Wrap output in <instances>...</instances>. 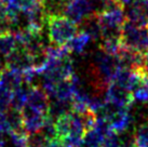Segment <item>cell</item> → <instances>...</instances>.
I'll return each instance as SVG.
<instances>
[{"label":"cell","instance_id":"cell-1","mask_svg":"<svg viewBox=\"0 0 148 147\" xmlns=\"http://www.w3.org/2000/svg\"><path fill=\"white\" fill-rule=\"evenodd\" d=\"M47 29L52 45H66L79 33V25L65 15H53L47 20Z\"/></svg>","mask_w":148,"mask_h":147},{"label":"cell","instance_id":"cell-2","mask_svg":"<svg viewBox=\"0 0 148 147\" xmlns=\"http://www.w3.org/2000/svg\"><path fill=\"white\" fill-rule=\"evenodd\" d=\"M121 45L142 53L148 51V27L138 26L125 20L120 33Z\"/></svg>","mask_w":148,"mask_h":147},{"label":"cell","instance_id":"cell-3","mask_svg":"<svg viewBox=\"0 0 148 147\" xmlns=\"http://www.w3.org/2000/svg\"><path fill=\"white\" fill-rule=\"evenodd\" d=\"M92 13H96L94 0H69L64 10V15L78 25Z\"/></svg>","mask_w":148,"mask_h":147},{"label":"cell","instance_id":"cell-4","mask_svg":"<svg viewBox=\"0 0 148 147\" xmlns=\"http://www.w3.org/2000/svg\"><path fill=\"white\" fill-rule=\"evenodd\" d=\"M4 64L7 68L17 70L21 73L34 68L33 56L22 45H18L12 53L4 58Z\"/></svg>","mask_w":148,"mask_h":147},{"label":"cell","instance_id":"cell-5","mask_svg":"<svg viewBox=\"0 0 148 147\" xmlns=\"http://www.w3.org/2000/svg\"><path fill=\"white\" fill-rule=\"evenodd\" d=\"M105 94H106V101L124 108H131L135 100L131 91L117 84L116 82H110L108 84Z\"/></svg>","mask_w":148,"mask_h":147},{"label":"cell","instance_id":"cell-6","mask_svg":"<svg viewBox=\"0 0 148 147\" xmlns=\"http://www.w3.org/2000/svg\"><path fill=\"white\" fill-rule=\"evenodd\" d=\"M22 117H23L24 130L28 134H33L41 131L48 119V114H43L32 107L25 106L22 109Z\"/></svg>","mask_w":148,"mask_h":147},{"label":"cell","instance_id":"cell-7","mask_svg":"<svg viewBox=\"0 0 148 147\" xmlns=\"http://www.w3.org/2000/svg\"><path fill=\"white\" fill-rule=\"evenodd\" d=\"M127 21L138 26L148 25V0H134L125 11Z\"/></svg>","mask_w":148,"mask_h":147},{"label":"cell","instance_id":"cell-8","mask_svg":"<svg viewBox=\"0 0 148 147\" xmlns=\"http://www.w3.org/2000/svg\"><path fill=\"white\" fill-rule=\"evenodd\" d=\"M50 105V98L45 91L40 87L34 86L30 88L27 96L26 106H29L36 110H39L43 114H48Z\"/></svg>","mask_w":148,"mask_h":147},{"label":"cell","instance_id":"cell-9","mask_svg":"<svg viewBox=\"0 0 148 147\" xmlns=\"http://www.w3.org/2000/svg\"><path fill=\"white\" fill-rule=\"evenodd\" d=\"M75 91H76V88H75L71 79H65V80L58 82L54 86L49 98L52 100L55 98V100H60V101L71 102Z\"/></svg>","mask_w":148,"mask_h":147},{"label":"cell","instance_id":"cell-10","mask_svg":"<svg viewBox=\"0 0 148 147\" xmlns=\"http://www.w3.org/2000/svg\"><path fill=\"white\" fill-rule=\"evenodd\" d=\"M79 30L88 34L92 40H99L102 38V28L99 24V14L92 13L79 24Z\"/></svg>","mask_w":148,"mask_h":147},{"label":"cell","instance_id":"cell-11","mask_svg":"<svg viewBox=\"0 0 148 147\" xmlns=\"http://www.w3.org/2000/svg\"><path fill=\"white\" fill-rule=\"evenodd\" d=\"M24 83L23 79V74L21 71H17L14 69H10L4 67L0 73V84L8 88L9 90L13 92L16 90L17 88H20Z\"/></svg>","mask_w":148,"mask_h":147},{"label":"cell","instance_id":"cell-12","mask_svg":"<svg viewBox=\"0 0 148 147\" xmlns=\"http://www.w3.org/2000/svg\"><path fill=\"white\" fill-rule=\"evenodd\" d=\"M16 35L13 33H5L0 35V56L5 57L10 55L18 47Z\"/></svg>","mask_w":148,"mask_h":147},{"label":"cell","instance_id":"cell-13","mask_svg":"<svg viewBox=\"0 0 148 147\" xmlns=\"http://www.w3.org/2000/svg\"><path fill=\"white\" fill-rule=\"evenodd\" d=\"M73 110L71 102H66V101H60L53 98L50 101L49 109H48V116L53 120H56L61 116L67 114Z\"/></svg>","mask_w":148,"mask_h":147},{"label":"cell","instance_id":"cell-14","mask_svg":"<svg viewBox=\"0 0 148 147\" xmlns=\"http://www.w3.org/2000/svg\"><path fill=\"white\" fill-rule=\"evenodd\" d=\"M90 40H92V39L88 34L83 33V32H79L66 45L68 47L70 53L81 54L84 52Z\"/></svg>","mask_w":148,"mask_h":147},{"label":"cell","instance_id":"cell-15","mask_svg":"<svg viewBox=\"0 0 148 147\" xmlns=\"http://www.w3.org/2000/svg\"><path fill=\"white\" fill-rule=\"evenodd\" d=\"M71 121H73V110L63 115L55 120V130H56V137L58 139H63L69 134L70 128H71Z\"/></svg>","mask_w":148,"mask_h":147},{"label":"cell","instance_id":"cell-16","mask_svg":"<svg viewBox=\"0 0 148 147\" xmlns=\"http://www.w3.org/2000/svg\"><path fill=\"white\" fill-rule=\"evenodd\" d=\"M136 147H148V121L140 123L134 130Z\"/></svg>","mask_w":148,"mask_h":147},{"label":"cell","instance_id":"cell-17","mask_svg":"<svg viewBox=\"0 0 148 147\" xmlns=\"http://www.w3.org/2000/svg\"><path fill=\"white\" fill-rule=\"evenodd\" d=\"M13 92L0 84V113H5L11 108Z\"/></svg>","mask_w":148,"mask_h":147},{"label":"cell","instance_id":"cell-18","mask_svg":"<svg viewBox=\"0 0 148 147\" xmlns=\"http://www.w3.org/2000/svg\"><path fill=\"white\" fill-rule=\"evenodd\" d=\"M13 147H28V133L26 131L10 133Z\"/></svg>","mask_w":148,"mask_h":147},{"label":"cell","instance_id":"cell-19","mask_svg":"<svg viewBox=\"0 0 148 147\" xmlns=\"http://www.w3.org/2000/svg\"><path fill=\"white\" fill-rule=\"evenodd\" d=\"M101 147H121L119 141V134L110 130L104 136L103 143Z\"/></svg>","mask_w":148,"mask_h":147},{"label":"cell","instance_id":"cell-20","mask_svg":"<svg viewBox=\"0 0 148 147\" xmlns=\"http://www.w3.org/2000/svg\"><path fill=\"white\" fill-rule=\"evenodd\" d=\"M47 139L41 132L28 134V147H45Z\"/></svg>","mask_w":148,"mask_h":147},{"label":"cell","instance_id":"cell-21","mask_svg":"<svg viewBox=\"0 0 148 147\" xmlns=\"http://www.w3.org/2000/svg\"><path fill=\"white\" fill-rule=\"evenodd\" d=\"M133 96L136 101L140 103L148 102V88L144 84V82L133 91Z\"/></svg>","mask_w":148,"mask_h":147},{"label":"cell","instance_id":"cell-22","mask_svg":"<svg viewBox=\"0 0 148 147\" xmlns=\"http://www.w3.org/2000/svg\"><path fill=\"white\" fill-rule=\"evenodd\" d=\"M0 147H4V136L0 135Z\"/></svg>","mask_w":148,"mask_h":147},{"label":"cell","instance_id":"cell-23","mask_svg":"<svg viewBox=\"0 0 148 147\" xmlns=\"http://www.w3.org/2000/svg\"><path fill=\"white\" fill-rule=\"evenodd\" d=\"M120 1H121L123 4H130L131 2H133L134 0H120Z\"/></svg>","mask_w":148,"mask_h":147},{"label":"cell","instance_id":"cell-24","mask_svg":"<svg viewBox=\"0 0 148 147\" xmlns=\"http://www.w3.org/2000/svg\"><path fill=\"white\" fill-rule=\"evenodd\" d=\"M146 69L148 73V53H146Z\"/></svg>","mask_w":148,"mask_h":147},{"label":"cell","instance_id":"cell-25","mask_svg":"<svg viewBox=\"0 0 148 147\" xmlns=\"http://www.w3.org/2000/svg\"><path fill=\"white\" fill-rule=\"evenodd\" d=\"M147 27H148V25H147Z\"/></svg>","mask_w":148,"mask_h":147},{"label":"cell","instance_id":"cell-26","mask_svg":"<svg viewBox=\"0 0 148 147\" xmlns=\"http://www.w3.org/2000/svg\"><path fill=\"white\" fill-rule=\"evenodd\" d=\"M147 53H148V51H147Z\"/></svg>","mask_w":148,"mask_h":147},{"label":"cell","instance_id":"cell-27","mask_svg":"<svg viewBox=\"0 0 148 147\" xmlns=\"http://www.w3.org/2000/svg\"><path fill=\"white\" fill-rule=\"evenodd\" d=\"M0 1H1V0H0Z\"/></svg>","mask_w":148,"mask_h":147}]
</instances>
